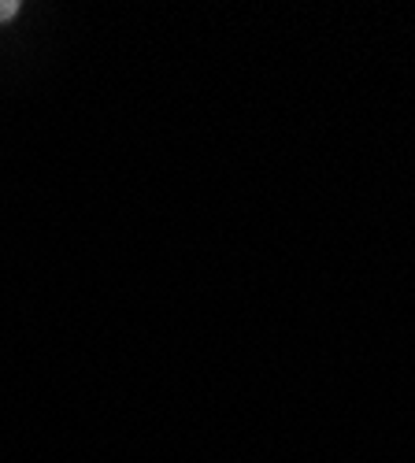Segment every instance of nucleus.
<instances>
[{
  "label": "nucleus",
  "mask_w": 415,
  "mask_h": 463,
  "mask_svg": "<svg viewBox=\"0 0 415 463\" xmlns=\"http://www.w3.org/2000/svg\"><path fill=\"white\" fill-rule=\"evenodd\" d=\"M19 12V5H15V0H0V19H12Z\"/></svg>",
  "instance_id": "1"
}]
</instances>
